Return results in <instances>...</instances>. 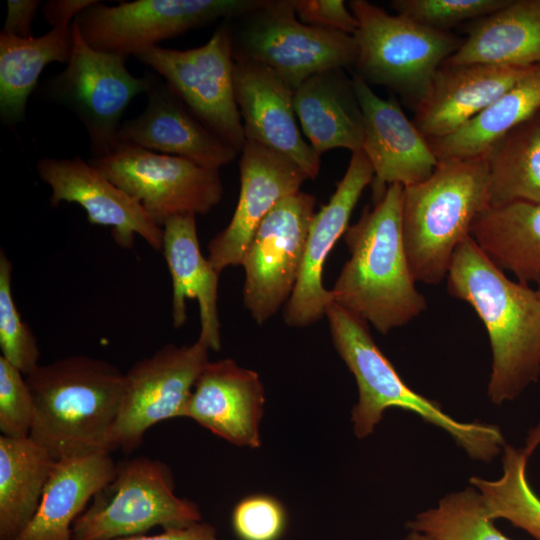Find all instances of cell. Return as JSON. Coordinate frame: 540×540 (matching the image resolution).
<instances>
[{
	"label": "cell",
	"instance_id": "603a6c76",
	"mask_svg": "<svg viewBox=\"0 0 540 540\" xmlns=\"http://www.w3.org/2000/svg\"><path fill=\"white\" fill-rule=\"evenodd\" d=\"M162 253L171 281V316L175 328L187 319L186 299H196L199 305L200 334L210 350L221 349V324L218 315L219 273L201 252L196 215L183 214L169 218L164 225Z\"/></svg>",
	"mask_w": 540,
	"mask_h": 540
},
{
	"label": "cell",
	"instance_id": "5bb4252c",
	"mask_svg": "<svg viewBox=\"0 0 540 540\" xmlns=\"http://www.w3.org/2000/svg\"><path fill=\"white\" fill-rule=\"evenodd\" d=\"M316 198L298 191L282 199L261 222L242 259L243 303L263 324L289 300L297 283Z\"/></svg>",
	"mask_w": 540,
	"mask_h": 540
},
{
	"label": "cell",
	"instance_id": "f35d334b",
	"mask_svg": "<svg viewBox=\"0 0 540 540\" xmlns=\"http://www.w3.org/2000/svg\"><path fill=\"white\" fill-rule=\"evenodd\" d=\"M40 3L36 0H9L1 32L21 38L31 37V23Z\"/></svg>",
	"mask_w": 540,
	"mask_h": 540
},
{
	"label": "cell",
	"instance_id": "8d00e7d4",
	"mask_svg": "<svg viewBox=\"0 0 540 540\" xmlns=\"http://www.w3.org/2000/svg\"><path fill=\"white\" fill-rule=\"evenodd\" d=\"M34 402L25 375L0 356V431L3 436H30Z\"/></svg>",
	"mask_w": 540,
	"mask_h": 540
},
{
	"label": "cell",
	"instance_id": "f1b7e54d",
	"mask_svg": "<svg viewBox=\"0 0 540 540\" xmlns=\"http://www.w3.org/2000/svg\"><path fill=\"white\" fill-rule=\"evenodd\" d=\"M73 30L52 28L39 37L0 34V117L14 126L25 118L27 101L44 68L52 62L68 63Z\"/></svg>",
	"mask_w": 540,
	"mask_h": 540
},
{
	"label": "cell",
	"instance_id": "4316f807",
	"mask_svg": "<svg viewBox=\"0 0 540 540\" xmlns=\"http://www.w3.org/2000/svg\"><path fill=\"white\" fill-rule=\"evenodd\" d=\"M470 236L518 282L540 286V204L513 202L489 207L475 219Z\"/></svg>",
	"mask_w": 540,
	"mask_h": 540
},
{
	"label": "cell",
	"instance_id": "7402d4cb",
	"mask_svg": "<svg viewBox=\"0 0 540 540\" xmlns=\"http://www.w3.org/2000/svg\"><path fill=\"white\" fill-rule=\"evenodd\" d=\"M531 67L442 64L415 106L413 123L428 140L447 136L491 105Z\"/></svg>",
	"mask_w": 540,
	"mask_h": 540
},
{
	"label": "cell",
	"instance_id": "7bdbcfd3",
	"mask_svg": "<svg viewBox=\"0 0 540 540\" xmlns=\"http://www.w3.org/2000/svg\"><path fill=\"white\" fill-rule=\"evenodd\" d=\"M401 540H435V539L425 533L410 530L409 534H407Z\"/></svg>",
	"mask_w": 540,
	"mask_h": 540
},
{
	"label": "cell",
	"instance_id": "5b68a950",
	"mask_svg": "<svg viewBox=\"0 0 540 540\" xmlns=\"http://www.w3.org/2000/svg\"><path fill=\"white\" fill-rule=\"evenodd\" d=\"M489 207L488 156L439 160L429 178L404 187L403 241L416 282L446 279L456 248Z\"/></svg>",
	"mask_w": 540,
	"mask_h": 540
},
{
	"label": "cell",
	"instance_id": "6da1fadb",
	"mask_svg": "<svg viewBox=\"0 0 540 540\" xmlns=\"http://www.w3.org/2000/svg\"><path fill=\"white\" fill-rule=\"evenodd\" d=\"M449 294L468 303L488 333L492 403L513 401L540 376V299L510 280L471 236L456 248L446 277Z\"/></svg>",
	"mask_w": 540,
	"mask_h": 540
},
{
	"label": "cell",
	"instance_id": "d590c367",
	"mask_svg": "<svg viewBox=\"0 0 540 540\" xmlns=\"http://www.w3.org/2000/svg\"><path fill=\"white\" fill-rule=\"evenodd\" d=\"M231 525L239 540H280L287 527V512L275 497L253 494L234 506Z\"/></svg>",
	"mask_w": 540,
	"mask_h": 540
},
{
	"label": "cell",
	"instance_id": "d4e9b609",
	"mask_svg": "<svg viewBox=\"0 0 540 540\" xmlns=\"http://www.w3.org/2000/svg\"><path fill=\"white\" fill-rule=\"evenodd\" d=\"M116 464L108 452L57 460L35 515L12 540H71L75 520L113 478Z\"/></svg>",
	"mask_w": 540,
	"mask_h": 540
},
{
	"label": "cell",
	"instance_id": "7c38bea8",
	"mask_svg": "<svg viewBox=\"0 0 540 540\" xmlns=\"http://www.w3.org/2000/svg\"><path fill=\"white\" fill-rule=\"evenodd\" d=\"M135 57L162 76L206 127L238 151L242 150L245 135L235 99L229 23L219 26L197 48L176 50L157 45Z\"/></svg>",
	"mask_w": 540,
	"mask_h": 540
},
{
	"label": "cell",
	"instance_id": "9c48e42d",
	"mask_svg": "<svg viewBox=\"0 0 540 540\" xmlns=\"http://www.w3.org/2000/svg\"><path fill=\"white\" fill-rule=\"evenodd\" d=\"M72 30L67 67L48 78L40 93L79 118L90 139L92 158H99L115 147L125 109L134 97L148 92L153 73L135 77L126 67L128 57L96 50L74 23Z\"/></svg>",
	"mask_w": 540,
	"mask_h": 540
},
{
	"label": "cell",
	"instance_id": "8992f818",
	"mask_svg": "<svg viewBox=\"0 0 540 540\" xmlns=\"http://www.w3.org/2000/svg\"><path fill=\"white\" fill-rule=\"evenodd\" d=\"M358 21L355 73L369 85L399 93L416 106L427 93L439 67L461 46L463 39L435 30L407 17L391 15L366 0L348 4Z\"/></svg>",
	"mask_w": 540,
	"mask_h": 540
},
{
	"label": "cell",
	"instance_id": "f546056e",
	"mask_svg": "<svg viewBox=\"0 0 540 540\" xmlns=\"http://www.w3.org/2000/svg\"><path fill=\"white\" fill-rule=\"evenodd\" d=\"M55 462L31 437L0 436V540L32 520Z\"/></svg>",
	"mask_w": 540,
	"mask_h": 540
},
{
	"label": "cell",
	"instance_id": "d6986e66",
	"mask_svg": "<svg viewBox=\"0 0 540 540\" xmlns=\"http://www.w3.org/2000/svg\"><path fill=\"white\" fill-rule=\"evenodd\" d=\"M235 99L245 141H253L288 158L310 179L320 170V155L298 127L294 90L269 68L234 60Z\"/></svg>",
	"mask_w": 540,
	"mask_h": 540
},
{
	"label": "cell",
	"instance_id": "9a60e30c",
	"mask_svg": "<svg viewBox=\"0 0 540 540\" xmlns=\"http://www.w3.org/2000/svg\"><path fill=\"white\" fill-rule=\"evenodd\" d=\"M39 177L51 189L52 207L62 202L80 205L93 225L109 227L115 243L132 249L136 236L161 251L163 229L143 206L81 157L38 160Z\"/></svg>",
	"mask_w": 540,
	"mask_h": 540
},
{
	"label": "cell",
	"instance_id": "836d02e7",
	"mask_svg": "<svg viewBox=\"0 0 540 540\" xmlns=\"http://www.w3.org/2000/svg\"><path fill=\"white\" fill-rule=\"evenodd\" d=\"M13 265L0 251V349L1 356L25 376L38 365L37 339L15 304L12 292Z\"/></svg>",
	"mask_w": 540,
	"mask_h": 540
},
{
	"label": "cell",
	"instance_id": "ffe728a7",
	"mask_svg": "<svg viewBox=\"0 0 540 540\" xmlns=\"http://www.w3.org/2000/svg\"><path fill=\"white\" fill-rule=\"evenodd\" d=\"M142 113L121 124L116 144L178 156L218 169L231 163L238 150L206 127L176 92L156 74Z\"/></svg>",
	"mask_w": 540,
	"mask_h": 540
},
{
	"label": "cell",
	"instance_id": "ab89813d",
	"mask_svg": "<svg viewBox=\"0 0 540 540\" xmlns=\"http://www.w3.org/2000/svg\"><path fill=\"white\" fill-rule=\"evenodd\" d=\"M96 0H48L43 5V16L52 28L69 27L76 17Z\"/></svg>",
	"mask_w": 540,
	"mask_h": 540
},
{
	"label": "cell",
	"instance_id": "52a82bcc",
	"mask_svg": "<svg viewBox=\"0 0 540 540\" xmlns=\"http://www.w3.org/2000/svg\"><path fill=\"white\" fill-rule=\"evenodd\" d=\"M233 20L234 60L269 68L294 91L316 73L355 64L353 35L302 23L291 0H262Z\"/></svg>",
	"mask_w": 540,
	"mask_h": 540
},
{
	"label": "cell",
	"instance_id": "484cf974",
	"mask_svg": "<svg viewBox=\"0 0 540 540\" xmlns=\"http://www.w3.org/2000/svg\"><path fill=\"white\" fill-rule=\"evenodd\" d=\"M443 64L530 67L540 64V0H509L475 20Z\"/></svg>",
	"mask_w": 540,
	"mask_h": 540
},
{
	"label": "cell",
	"instance_id": "ba28073f",
	"mask_svg": "<svg viewBox=\"0 0 540 540\" xmlns=\"http://www.w3.org/2000/svg\"><path fill=\"white\" fill-rule=\"evenodd\" d=\"M201 517L196 503L175 494L172 471L164 462L133 457L116 464L113 478L75 520L71 540H115L156 526L186 527Z\"/></svg>",
	"mask_w": 540,
	"mask_h": 540
},
{
	"label": "cell",
	"instance_id": "7a4b0ae2",
	"mask_svg": "<svg viewBox=\"0 0 540 540\" xmlns=\"http://www.w3.org/2000/svg\"><path fill=\"white\" fill-rule=\"evenodd\" d=\"M404 186L389 185L344 234L349 259L330 290L333 302L381 334L407 325L427 308L403 241Z\"/></svg>",
	"mask_w": 540,
	"mask_h": 540
},
{
	"label": "cell",
	"instance_id": "e0dca14e",
	"mask_svg": "<svg viewBox=\"0 0 540 540\" xmlns=\"http://www.w3.org/2000/svg\"><path fill=\"white\" fill-rule=\"evenodd\" d=\"M373 178V167L363 150L353 152L329 202L315 213L297 283L283 307V319L288 326H310L325 316L328 305L333 302L331 291L322 281L325 262L338 239L345 234L351 214Z\"/></svg>",
	"mask_w": 540,
	"mask_h": 540
},
{
	"label": "cell",
	"instance_id": "ee69618b",
	"mask_svg": "<svg viewBox=\"0 0 540 540\" xmlns=\"http://www.w3.org/2000/svg\"><path fill=\"white\" fill-rule=\"evenodd\" d=\"M536 293H537V295H538V297L540 299V286H538V288L536 289Z\"/></svg>",
	"mask_w": 540,
	"mask_h": 540
},
{
	"label": "cell",
	"instance_id": "83f0119b",
	"mask_svg": "<svg viewBox=\"0 0 540 540\" xmlns=\"http://www.w3.org/2000/svg\"><path fill=\"white\" fill-rule=\"evenodd\" d=\"M539 112L540 64L463 126L429 142L438 161L488 156L503 137Z\"/></svg>",
	"mask_w": 540,
	"mask_h": 540
},
{
	"label": "cell",
	"instance_id": "3957f363",
	"mask_svg": "<svg viewBox=\"0 0 540 540\" xmlns=\"http://www.w3.org/2000/svg\"><path fill=\"white\" fill-rule=\"evenodd\" d=\"M34 402L30 436L56 461L110 452L125 373L87 355L38 365L25 376Z\"/></svg>",
	"mask_w": 540,
	"mask_h": 540
},
{
	"label": "cell",
	"instance_id": "277c9868",
	"mask_svg": "<svg viewBox=\"0 0 540 540\" xmlns=\"http://www.w3.org/2000/svg\"><path fill=\"white\" fill-rule=\"evenodd\" d=\"M325 316L332 343L356 380L358 401L351 422L357 438L368 437L385 411L397 408L448 433L472 459L490 462L502 452L506 444L496 425L458 421L438 402L411 389L376 345L364 320L334 302Z\"/></svg>",
	"mask_w": 540,
	"mask_h": 540
},
{
	"label": "cell",
	"instance_id": "4fadbf2b",
	"mask_svg": "<svg viewBox=\"0 0 540 540\" xmlns=\"http://www.w3.org/2000/svg\"><path fill=\"white\" fill-rule=\"evenodd\" d=\"M209 350L198 338L190 345L166 344L130 367L109 438L110 452H131L155 424L184 417L196 380L209 361Z\"/></svg>",
	"mask_w": 540,
	"mask_h": 540
},
{
	"label": "cell",
	"instance_id": "b9f144b4",
	"mask_svg": "<svg viewBox=\"0 0 540 540\" xmlns=\"http://www.w3.org/2000/svg\"><path fill=\"white\" fill-rule=\"evenodd\" d=\"M540 446V420L538 423L529 429L523 451L529 458L534 451Z\"/></svg>",
	"mask_w": 540,
	"mask_h": 540
},
{
	"label": "cell",
	"instance_id": "2e32d148",
	"mask_svg": "<svg viewBox=\"0 0 540 540\" xmlns=\"http://www.w3.org/2000/svg\"><path fill=\"white\" fill-rule=\"evenodd\" d=\"M352 84L363 115L362 150L374 171L373 201L391 184L408 187L429 178L438 159L429 140L407 118L399 102L394 97L378 96L356 74L352 75Z\"/></svg>",
	"mask_w": 540,
	"mask_h": 540
},
{
	"label": "cell",
	"instance_id": "4dcf8cb0",
	"mask_svg": "<svg viewBox=\"0 0 540 540\" xmlns=\"http://www.w3.org/2000/svg\"><path fill=\"white\" fill-rule=\"evenodd\" d=\"M488 161L490 207L540 204V112L503 137Z\"/></svg>",
	"mask_w": 540,
	"mask_h": 540
},
{
	"label": "cell",
	"instance_id": "1f68e13d",
	"mask_svg": "<svg viewBox=\"0 0 540 540\" xmlns=\"http://www.w3.org/2000/svg\"><path fill=\"white\" fill-rule=\"evenodd\" d=\"M502 452L499 478L473 476L469 483L479 492L489 519L507 520L540 540V498L527 477L528 457L523 448L511 445H505Z\"/></svg>",
	"mask_w": 540,
	"mask_h": 540
},
{
	"label": "cell",
	"instance_id": "cb8c5ba5",
	"mask_svg": "<svg viewBox=\"0 0 540 540\" xmlns=\"http://www.w3.org/2000/svg\"><path fill=\"white\" fill-rule=\"evenodd\" d=\"M294 111L311 147L322 153L344 148L362 149L363 115L352 77L342 68L316 73L306 79L293 96Z\"/></svg>",
	"mask_w": 540,
	"mask_h": 540
},
{
	"label": "cell",
	"instance_id": "74e56055",
	"mask_svg": "<svg viewBox=\"0 0 540 540\" xmlns=\"http://www.w3.org/2000/svg\"><path fill=\"white\" fill-rule=\"evenodd\" d=\"M304 24L354 35L358 21L342 0H291Z\"/></svg>",
	"mask_w": 540,
	"mask_h": 540
},
{
	"label": "cell",
	"instance_id": "d6a6232c",
	"mask_svg": "<svg viewBox=\"0 0 540 540\" xmlns=\"http://www.w3.org/2000/svg\"><path fill=\"white\" fill-rule=\"evenodd\" d=\"M493 522L479 492L469 486L445 495L436 507L418 513L407 527L435 540H511Z\"/></svg>",
	"mask_w": 540,
	"mask_h": 540
},
{
	"label": "cell",
	"instance_id": "30bf717a",
	"mask_svg": "<svg viewBox=\"0 0 540 540\" xmlns=\"http://www.w3.org/2000/svg\"><path fill=\"white\" fill-rule=\"evenodd\" d=\"M262 0H137L106 5L96 1L73 23L94 49L128 57L218 19L240 17Z\"/></svg>",
	"mask_w": 540,
	"mask_h": 540
},
{
	"label": "cell",
	"instance_id": "44dd1931",
	"mask_svg": "<svg viewBox=\"0 0 540 540\" xmlns=\"http://www.w3.org/2000/svg\"><path fill=\"white\" fill-rule=\"evenodd\" d=\"M264 402L263 384L255 371L229 358L208 361L184 417L234 445L258 448Z\"/></svg>",
	"mask_w": 540,
	"mask_h": 540
},
{
	"label": "cell",
	"instance_id": "ac0fdd59",
	"mask_svg": "<svg viewBox=\"0 0 540 540\" xmlns=\"http://www.w3.org/2000/svg\"><path fill=\"white\" fill-rule=\"evenodd\" d=\"M239 168L240 193L234 214L208 244L207 258L219 274L227 267L241 266L261 222L309 179L291 160L253 141H245Z\"/></svg>",
	"mask_w": 540,
	"mask_h": 540
},
{
	"label": "cell",
	"instance_id": "e575fe53",
	"mask_svg": "<svg viewBox=\"0 0 540 540\" xmlns=\"http://www.w3.org/2000/svg\"><path fill=\"white\" fill-rule=\"evenodd\" d=\"M509 0H395L391 2L397 14L426 27L449 31L467 20L488 16L505 6Z\"/></svg>",
	"mask_w": 540,
	"mask_h": 540
},
{
	"label": "cell",
	"instance_id": "8fae6325",
	"mask_svg": "<svg viewBox=\"0 0 540 540\" xmlns=\"http://www.w3.org/2000/svg\"><path fill=\"white\" fill-rule=\"evenodd\" d=\"M89 163L136 199L160 227L173 216L206 214L223 196L218 169L178 156L116 144Z\"/></svg>",
	"mask_w": 540,
	"mask_h": 540
},
{
	"label": "cell",
	"instance_id": "60d3db41",
	"mask_svg": "<svg viewBox=\"0 0 540 540\" xmlns=\"http://www.w3.org/2000/svg\"><path fill=\"white\" fill-rule=\"evenodd\" d=\"M115 540H220L214 526L197 522L182 528L165 529L155 535H134Z\"/></svg>",
	"mask_w": 540,
	"mask_h": 540
}]
</instances>
